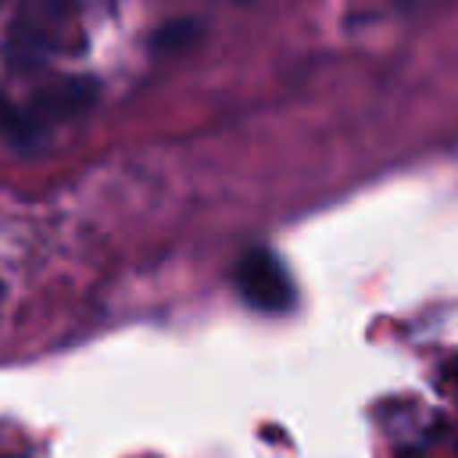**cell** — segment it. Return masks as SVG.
<instances>
[{
    "label": "cell",
    "mask_w": 458,
    "mask_h": 458,
    "mask_svg": "<svg viewBox=\"0 0 458 458\" xmlns=\"http://www.w3.org/2000/svg\"><path fill=\"white\" fill-rule=\"evenodd\" d=\"M233 283H236V293L254 308V311H265V315H279V311H290L293 308V279L286 272V265L265 250V247H250L236 268H233Z\"/></svg>",
    "instance_id": "obj_1"
},
{
    "label": "cell",
    "mask_w": 458,
    "mask_h": 458,
    "mask_svg": "<svg viewBox=\"0 0 458 458\" xmlns=\"http://www.w3.org/2000/svg\"><path fill=\"white\" fill-rule=\"evenodd\" d=\"M236 4H243V0H236Z\"/></svg>",
    "instance_id": "obj_5"
},
{
    "label": "cell",
    "mask_w": 458,
    "mask_h": 458,
    "mask_svg": "<svg viewBox=\"0 0 458 458\" xmlns=\"http://www.w3.org/2000/svg\"><path fill=\"white\" fill-rule=\"evenodd\" d=\"M200 39V25L190 21V18H179V21H168L161 25L154 36H150V50L157 54H168V50H186Z\"/></svg>",
    "instance_id": "obj_4"
},
{
    "label": "cell",
    "mask_w": 458,
    "mask_h": 458,
    "mask_svg": "<svg viewBox=\"0 0 458 458\" xmlns=\"http://www.w3.org/2000/svg\"><path fill=\"white\" fill-rule=\"evenodd\" d=\"M97 93H100V82L97 79L64 75V79H54V82L39 86L29 97V111L47 129L54 122H68V118H79L82 111H89L97 104Z\"/></svg>",
    "instance_id": "obj_2"
},
{
    "label": "cell",
    "mask_w": 458,
    "mask_h": 458,
    "mask_svg": "<svg viewBox=\"0 0 458 458\" xmlns=\"http://www.w3.org/2000/svg\"><path fill=\"white\" fill-rule=\"evenodd\" d=\"M47 129L32 118V111H29V104L25 107H18L11 97H4L0 93V136H7L18 150H29V147H36L39 143V136H43Z\"/></svg>",
    "instance_id": "obj_3"
}]
</instances>
